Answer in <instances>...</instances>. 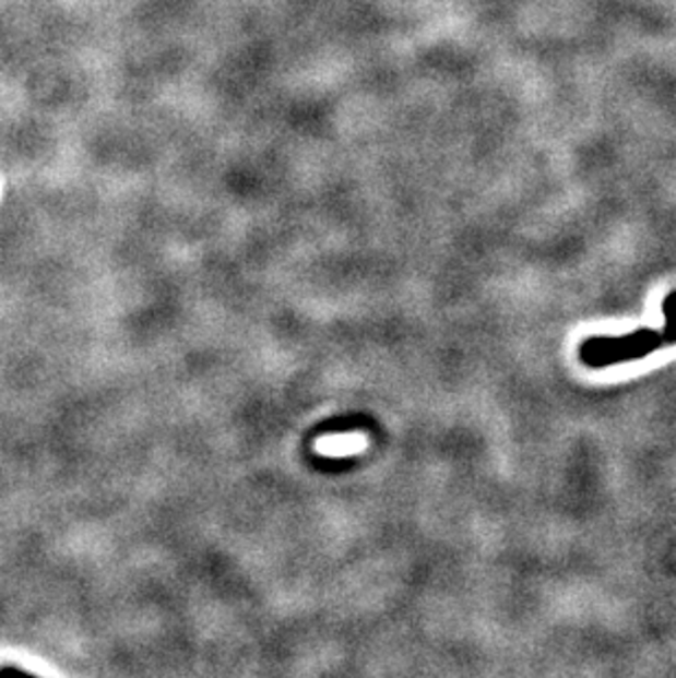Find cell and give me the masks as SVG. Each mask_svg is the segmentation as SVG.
Returning a JSON list of instances; mask_svg holds the SVG:
<instances>
[{"label":"cell","instance_id":"obj_2","mask_svg":"<svg viewBox=\"0 0 676 678\" xmlns=\"http://www.w3.org/2000/svg\"><path fill=\"white\" fill-rule=\"evenodd\" d=\"M358 445V441L354 437H334L330 441H325L321 448L323 452H332V455H343V452H352Z\"/></svg>","mask_w":676,"mask_h":678},{"label":"cell","instance_id":"obj_1","mask_svg":"<svg viewBox=\"0 0 676 678\" xmlns=\"http://www.w3.org/2000/svg\"><path fill=\"white\" fill-rule=\"evenodd\" d=\"M663 328H643L624 336H591L580 345V360L591 369H604L641 360L663 347H676V290L663 299Z\"/></svg>","mask_w":676,"mask_h":678}]
</instances>
